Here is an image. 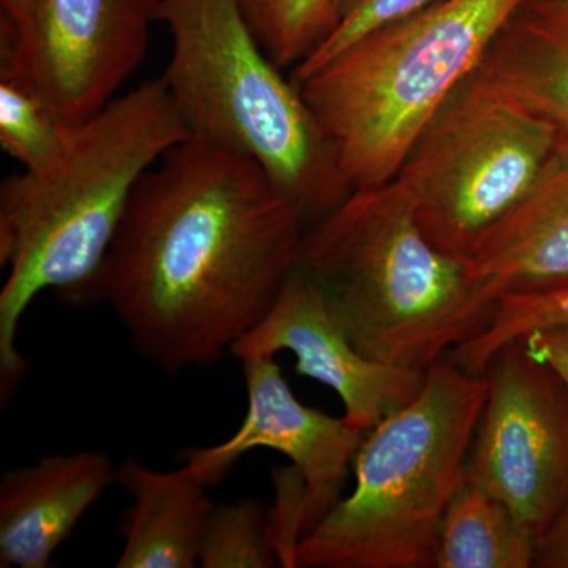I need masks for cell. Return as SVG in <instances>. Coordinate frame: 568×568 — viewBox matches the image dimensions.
<instances>
[{"instance_id":"obj_13","label":"cell","mask_w":568,"mask_h":568,"mask_svg":"<svg viewBox=\"0 0 568 568\" xmlns=\"http://www.w3.org/2000/svg\"><path fill=\"white\" fill-rule=\"evenodd\" d=\"M496 298L568 284V159L556 160L517 211L470 256Z\"/></svg>"},{"instance_id":"obj_11","label":"cell","mask_w":568,"mask_h":568,"mask_svg":"<svg viewBox=\"0 0 568 568\" xmlns=\"http://www.w3.org/2000/svg\"><path fill=\"white\" fill-rule=\"evenodd\" d=\"M295 355V373L331 387L345 406V420L358 433L416 399L426 373L372 361L347 336L323 291L295 268L267 315L246 332L230 354L239 361Z\"/></svg>"},{"instance_id":"obj_16","label":"cell","mask_w":568,"mask_h":568,"mask_svg":"<svg viewBox=\"0 0 568 568\" xmlns=\"http://www.w3.org/2000/svg\"><path fill=\"white\" fill-rule=\"evenodd\" d=\"M536 556L537 541L506 504L463 481L440 521L435 568H530Z\"/></svg>"},{"instance_id":"obj_12","label":"cell","mask_w":568,"mask_h":568,"mask_svg":"<svg viewBox=\"0 0 568 568\" xmlns=\"http://www.w3.org/2000/svg\"><path fill=\"white\" fill-rule=\"evenodd\" d=\"M118 480L104 452L50 455L3 474L0 567L48 568L89 508Z\"/></svg>"},{"instance_id":"obj_18","label":"cell","mask_w":568,"mask_h":568,"mask_svg":"<svg viewBox=\"0 0 568 568\" xmlns=\"http://www.w3.org/2000/svg\"><path fill=\"white\" fill-rule=\"evenodd\" d=\"M261 47L280 69H297L338 24L336 0H239Z\"/></svg>"},{"instance_id":"obj_19","label":"cell","mask_w":568,"mask_h":568,"mask_svg":"<svg viewBox=\"0 0 568 568\" xmlns=\"http://www.w3.org/2000/svg\"><path fill=\"white\" fill-rule=\"evenodd\" d=\"M545 328H568V284L500 298L488 327L447 357L469 375L484 376L500 347Z\"/></svg>"},{"instance_id":"obj_3","label":"cell","mask_w":568,"mask_h":568,"mask_svg":"<svg viewBox=\"0 0 568 568\" xmlns=\"http://www.w3.org/2000/svg\"><path fill=\"white\" fill-rule=\"evenodd\" d=\"M323 291L354 346L426 373L480 335L499 302L473 265L433 244L398 179L354 189L306 227L297 267Z\"/></svg>"},{"instance_id":"obj_15","label":"cell","mask_w":568,"mask_h":568,"mask_svg":"<svg viewBox=\"0 0 568 568\" xmlns=\"http://www.w3.org/2000/svg\"><path fill=\"white\" fill-rule=\"evenodd\" d=\"M480 69L551 126L568 159V2L526 0L493 41Z\"/></svg>"},{"instance_id":"obj_4","label":"cell","mask_w":568,"mask_h":568,"mask_svg":"<svg viewBox=\"0 0 568 568\" xmlns=\"http://www.w3.org/2000/svg\"><path fill=\"white\" fill-rule=\"evenodd\" d=\"M488 392V375L448 357L429 366L416 399L366 433L353 493L302 536L295 567H435L440 521L466 480Z\"/></svg>"},{"instance_id":"obj_1","label":"cell","mask_w":568,"mask_h":568,"mask_svg":"<svg viewBox=\"0 0 568 568\" xmlns=\"http://www.w3.org/2000/svg\"><path fill=\"white\" fill-rule=\"evenodd\" d=\"M305 230L254 160L189 138L138 183L78 304L106 302L164 375L207 368L267 315Z\"/></svg>"},{"instance_id":"obj_20","label":"cell","mask_w":568,"mask_h":568,"mask_svg":"<svg viewBox=\"0 0 568 568\" xmlns=\"http://www.w3.org/2000/svg\"><path fill=\"white\" fill-rule=\"evenodd\" d=\"M280 562L271 525L257 499L213 508L201 545L200 567L268 568Z\"/></svg>"},{"instance_id":"obj_24","label":"cell","mask_w":568,"mask_h":568,"mask_svg":"<svg viewBox=\"0 0 568 568\" xmlns=\"http://www.w3.org/2000/svg\"><path fill=\"white\" fill-rule=\"evenodd\" d=\"M2 2V18L11 24L20 26L28 17L33 0H0Z\"/></svg>"},{"instance_id":"obj_25","label":"cell","mask_w":568,"mask_h":568,"mask_svg":"<svg viewBox=\"0 0 568 568\" xmlns=\"http://www.w3.org/2000/svg\"><path fill=\"white\" fill-rule=\"evenodd\" d=\"M564 2H568V0H564Z\"/></svg>"},{"instance_id":"obj_5","label":"cell","mask_w":568,"mask_h":568,"mask_svg":"<svg viewBox=\"0 0 568 568\" xmlns=\"http://www.w3.org/2000/svg\"><path fill=\"white\" fill-rule=\"evenodd\" d=\"M173 37L163 80L190 134L254 160L306 227L353 192L301 89L261 47L239 0H162Z\"/></svg>"},{"instance_id":"obj_8","label":"cell","mask_w":568,"mask_h":568,"mask_svg":"<svg viewBox=\"0 0 568 568\" xmlns=\"http://www.w3.org/2000/svg\"><path fill=\"white\" fill-rule=\"evenodd\" d=\"M466 480L506 504L540 544L568 503V387L523 339L497 351Z\"/></svg>"},{"instance_id":"obj_14","label":"cell","mask_w":568,"mask_h":568,"mask_svg":"<svg viewBox=\"0 0 568 568\" xmlns=\"http://www.w3.org/2000/svg\"><path fill=\"white\" fill-rule=\"evenodd\" d=\"M133 497L123 514L125 547L118 568H193L200 566L201 545L213 504L207 487L185 467L155 470L126 458L118 480Z\"/></svg>"},{"instance_id":"obj_7","label":"cell","mask_w":568,"mask_h":568,"mask_svg":"<svg viewBox=\"0 0 568 568\" xmlns=\"http://www.w3.org/2000/svg\"><path fill=\"white\" fill-rule=\"evenodd\" d=\"M558 156L551 126L478 67L417 134L396 179L426 237L469 261Z\"/></svg>"},{"instance_id":"obj_22","label":"cell","mask_w":568,"mask_h":568,"mask_svg":"<svg viewBox=\"0 0 568 568\" xmlns=\"http://www.w3.org/2000/svg\"><path fill=\"white\" fill-rule=\"evenodd\" d=\"M519 339L537 358L551 366L568 387V328H545Z\"/></svg>"},{"instance_id":"obj_21","label":"cell","mask_w":568,"mask_h":568,"mask_svg":"<svg viewBox=\"0 0 568 568\" xmlns=\"http://www.w3.org/2000/svg\"><path fill=\"white\" fill-rule=\"evenodd\" d=\"M435 2L437 0H336L338 24L335 31L317 48L315 54L293 70L291 80L295 84L305 81L310 74L315 73L366 33L417 13Z\"/></svg>"},{"instance_id":"obj_6","label":"cell","mask_w":568,"mask_h":568,"mask_svg":"<svg viewBox=\"0 0 568 568\" xmlns=\"http://www.w3.org/2000/svg\"><path fill=\"white\" fill-rule=\"evenodd\" d=\"M526 0H437L366 33L305 81L351 189L392 181L417 134Z\"/></svg>"},{"instance_id":"obj_10","label":"cell","mask_w":568,"mask_h":568,"mask_svg":"<svg viewBox=\"0 0 568 568\" xmlns=\"http://www.w3.org/2000/svg\"><path fill=\"white\" fill-rule=\"evenodd\" d=\"M242 365L248 394L242 425L219 446L183 448V467L205 487L215 488L254 448L278 452L304 481V536L342 499L365 435L351 428L345 417H332L298 402L274 357L248 358Z\"/></svg>"},{"instance_id":"obj_2","label":"cell","mask_w":568,"mask_h":568,"mask_svg":"<svg viewBox=\"0 0 568 568\" xmlns=\"http://www.w3.org/2000/svg\"><path fill=\"white\" fill-rule=\"evenodd\" d=\"M192 138L163 78L144 82L78 123L43 173L0 185V390L10 399L29 361L17 347L22 315L41 291L78 304L118 234L134 189L174 145Z\"/></svg>"},{"instance_id":"obj_9","label":"cell","mask_w":568,"mask_h":568,"mask_svg":"<svg viewBox=\"0 0 568 568\" xmlns=\"http://www.w3.org/2000/svg\"><path fill=\"white\" fill-rule=\"evenodd\" d=\"M160 9L162 0H33L20 26L2 18L0 71L20 74L78 125L140 67Z\"/></svg>"},{"instance_id":"obj_23","label":"cell","mask_w":568,"mask_h":568,"mask_svg":"<svg viewBox=\"0 0 568 568\" xmlns=\"http://www.w3.org/2000/svg\"><path fill=\"white\" fill-rule=\"evenodd\" d=\"M534 567L568 568V503L541 537Z\"/></svg>"},{"instance_id":"obj_17","label":"cell","mask_w":568,"mask_h":568,"mask_svg":"<svg viewBox=\"0 0 568 568\" xmlns=\"http://www.w3.org/2000/svg\"><path fill=\"white\" fill-rule=\"evenodd\" d=\"M77 125L67 121L36 88L0 71V145L28 173H43L69 149Z\"/></svg>"}]
</instances>
